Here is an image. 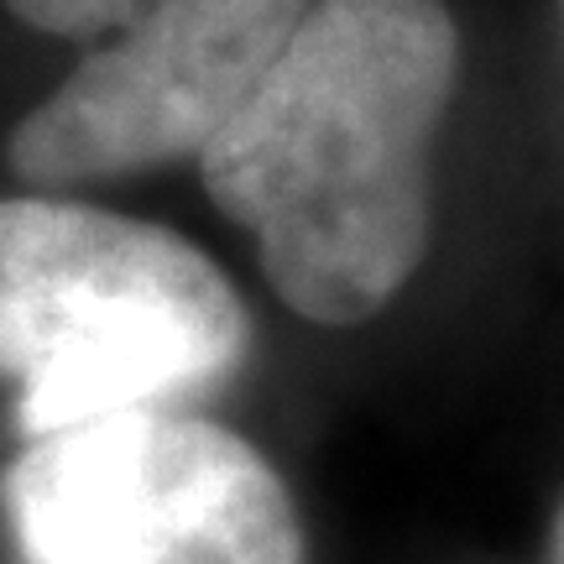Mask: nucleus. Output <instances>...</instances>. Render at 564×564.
Instances as JSON below:
<instances>
[{"mask_svg": "<svg viewBox=\"0 0 564 564\" xmlns=\"http://www.w3.org/2000/svg\"><path fill=\"white\" fill-rule=\"evenodd\" d=\"M455 84L444 0H314L204 152V194L251 230L267 288L299 319H377L413 282Z\"/></svg>", "mask_w": 564, "mask_h": 564, "instance_id": "obj_1", "label": "nucleus"}, {"mask_svg": "<svg viewBox=\"0 0 564 564\" xmlns=\"http://www.w3.org/2000/svg\"><path fill=\"white\" fill-rule=\"evenodd\" d=\"M246 340L236 282L188 236L63 194L0 199V377L26 440L199 392Z\"/></svg>", "mask_w": 564, "mask_h": 564, "instance_id": "obj_2", "label": "nucleus"}, {"mask_svg": "<svg viewBox=\"0 0 564 564\" xmlns=\"http://www.w3.org/2000/svg\"><path fill=\"white\" fill-rule=\"evenodd\" d=\"M0 512L26 564H308L262 449L167 408L26 440L0 476Z\"/></svg>", "mask_w": 564, "mask_h": 564, "instance_id": "obj_3", "label": "nucleus"}, {"mask_svg": "<svg viewBox=\"0 0 564 564\" xmlns=\"http://www.w3.org/2000/svg\"><path fill=\"white\" fill-rule=\"evenodd\" d=\"M314 0H178L95 47L6 137V167L37 194L162 173L241 116Z\"/></svg>", "mask_w": 564, "mask_h": 564, "instance_id": "obj_4", "label": "nucleus"}, {"mask_svg": "<svg viewBox=\"0 0 564 564\" xmlns=\"http://www.w3.org/2000/svg\"><path fill=\"white\" fill-rule=\"evenodd\" d=\"M0 6L32 32L95 42V37H126V32L147 26L152 17L173 11L178 0H0Z\"/></svg>", "mask_w": 564, "mask_h": 564, "instance_id": "obj_5", "label": "nucleus"}, {"mask_svg": "<svg viewBox=\"0 0 564 564\" xmlns=\"http://www.w3.org/2000/svg\"><path fill=\"white\" fill-rule=\"evenodd\" d=\"M549 564H564V502L554 512V528H549Z\"/></svg>", "mask_w": 564, "mask_h": 564, "instance_id": "obj_6", "label": "nucleus"}, {"mask_svg": "<svg viewBox=\"0 0 564 564\" xmlns=\"http://www.w3.org/2000/svg\"><path fill=\"white\" fill-rule=\"evenodd\" d=\"M560 11H564V0H560Z\"/></svg>", "mask_w": 564, "mask_h": 564, "instance_id": "obj_7", "label": "nucleus"}]
</instances>
